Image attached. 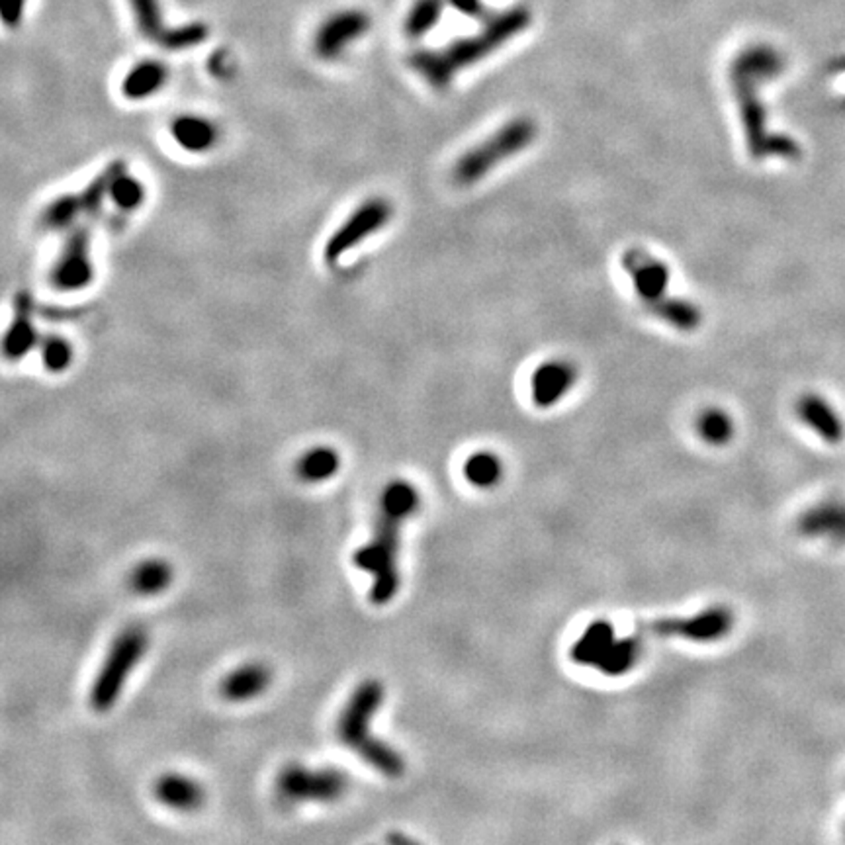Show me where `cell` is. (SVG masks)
Masks as SVG:
<instances>
[{
    "label": "cell",
    "mask_w": 845,
    "mask_h": 845,
    "mask_svg": "<svg viewBox=\"0 0 845 845\" xmlns=\"http://www.w3.org/2000/svg\"><path fill=\"white\" fill-rule=\"evenodd\" d=\"M783 71L785 57L773 46L765 44L742 49L730 63L729 82L737 104L746 149L754 160H798L802 155L797 139L769 130V114L759 96V89Z\"/></svg>",
    "instance_id": "6da1fadb"
},
{
    "label": "cell",
    "mask_w": 845,
    "mask_h": 845,
    "mask_svg": "<svg viewBox=\"0 0 845 845\" xmlns=\"http://www.w3.org/2000/svg\"><path fill=\"white\" fill-rule=\"evenodd\" d=\"M419 507V491L405 479H393L382 491L380 517L374 537L355 552V565L372 575L370 601L386 605L400 590V530L401 522Z\"/></svg>",
    "instance_id": "7a4b0ae2"
},
{
    "label": "cell",
    "mask_w": 845,
    "mask_h": 845,
    "mask_svg": "<svg viewBox=\"0 0 845 845\" xmlns=\"http://www.w3.org/2000/svg\"><path fill=\"white\" fill-rule=\"evenodd\" d=\"M530 13L525 6L509 8L486 18L478 34L456 39L443 49H419L411 53L410 67L435 89H446L460 71L484 61L515 36L530 26Z\"/></svg>",
    "instance_id": "3957f363"
},
{
    "label": "cell",
    "mask_w": 845,
    "mask_h": 845,
    "mask_svg": "<svg viewBox=\"0 0 845 845\" xmlns=\"http://www.w3.org/2000/svg\"><path fill=\"white\" fill-rule=\"evenodd\" d=\"M384 701V685L378 679H366L352 691L337 722V736L343 746L386 777H400L405 772L403 757L392 746L372 736L370 722Z\"/></svg>",
    "instance_id": "277c9868"
},
{
    "label": "cell",
    "mask_w": 845,
    "mask_h": 845,
    "mask_svg": "<svg viewBox=\"0 0 845 845\" xmlns=\"http://www.w3.org/2000/svg\"><path fill=\"white\" fill-rule=\"evenodd\" d=\"M539 124L529 116H517L505 122L497 130L487 135L466 153L460 155L453 167V178L460 186H472L486 178L491 170L497 168L505 160L517 157L519 153L537 142Z\"/></svg>",
    "instance_id": "5b68a950"
},
{
    "label": "cell",
    "mask_w": 845,
    "mask_h": 845,
    "mask_svg": "<svg viewBox=\"0 0 845 845\" xmlns=\"http://www.w3.org/2000/svg\"><path fill=\"white\" fill-rule=\"evenodd\" d=\"M147 646V630L137 625L124 628L122 633L112 640L108 654H106L102 661L99 676L92 681L89 694L91 707L96 712L110 711L116 701L120 699L125 681L130 679L132 671L145 656Z\"/></svg>",
    "instance_id": "8992f818"
},
{
    "label": "cell",
    "mask_w": 845,
    "mask_h": 845,
    "mask_svg": "<svg viewBox=\"0 0 845 845\" xmlns=\"http://www.w3.org/2000/svg\"><path fill=\"white\" fill-rule=\"evenodd\" d=\"M642 651V634L617 638L613 625L607 620H595L585 628L572 648V660L580 666H590L603 671L605 676H623L634 668Z\"/></svg>",
    "instance_id": "52a82bcc"
},
{
    "label": "cell",
    "mask_w": 845,
    "mask_h": 845,
    "mask_svg": "<svg viewBox=\"0 0 845 845\" xmlns=\"http://www.w3.org/2000/svg\"><path fill=\"white\" fill-rule=\"evenodd\" d=\"M349 779L335 767L307 769L288 765L276 777V797L282 802H335L347 793Z\"/></svg>",
    "instance_id": "ba28073f"
},
{
    "label": "cell",
    "mask_w": 845,
    "mask_h": 845,
    "mask_svg": "<svg viewBox=\"0 0 845 845\" xmlns=\"http://www.w3.org/2000/svg\"><path fill=\"white\" fill-rule=\"evenodd\" d=\"M393 208L388 200L370 198L350 213L343 226L337 228L323 247L325 263L333 264L343 259L360 243H365L374 233H378L390 223Z\"/></svg>",
    "instance_id": "9c48e42d"
},
{
    "label": "cell",
    "mask_w": 845,
    "mask_h": 845,
    "mask_svg": "<svg viewBox=\"0 0 845 845\" xmlns=\"http://www.w3.org/2000/svg\"><path fill=\"white\" fill-rule=\"evenodd\" d=\"M734 617L726 607H711L689 618H660L654 623L642 625L640 634H651L660 638H687L697 642L719 640L730 633Z\"/></svg>",
    "instance_id": "30bf717a"
},
{
    "label": "cell",
    "mask_w": 845,
    "mask_h": 845,
    "mask_svg": "<svg viewBox=\"0 0 845 845\" xmlns=\"http://www.w3.org/2000/svg\"><path fill=\"white\" fill-rule=\"evenodd\" d=\"M94 266L91 259V233L87 228L74 229L63 243L51 269V284L61 292H79L91 286Z\"/></svg>",
    "instance_id": "8fae6325"
},
{
    "label": "cell",
    "mask_w": 845,
    "mask_h": 845,
    "mask_svg": "<svg viewBox=\"0 0 845 845\" xmlns=\"http://www.w3.org/2000/svg\"><path fill=\"white\" fill-rule=\"evenodd\" d=\"M620 266L633 282V290L640 302L646 306L668 294L671 282V271L666 261L651 254L644 247H628L620 256Z\"/></svg>",
    "instance_id": "7c38bea8"
},
{
    "label": "cell",
    "mask_w": 845,
    "mask_h": 845,
    "mask_svg": "<svg viewBox=\"0 0 845 845\" xmlns=\"http://www.w3.org/2000/svg\"><path fill=\"white\" fill-rule=\"evenodd\" d=\"M370 28V18L360 10H347L325 20L317 30L314 49L321 59H337L352 41L362 38Z\"/></svg>",
    "instance_id": "4fadbf2b"
},
{
    "label": "cell",
    "mask_w": 845,
    "mask_h": 845,
    "mask_svg": "<svg viewBox=\"0 0 845 845\" xmlns=\"http://www.w3.org/2000/svg\"><path fill=\"white\" fill-rule=\"evenodd\" d=\"M580 372L573 362L565 358H550L537 366L530 376L532 401L540 410L554 408L575 386Z\"/></svg>",
    "instance_id": "5bb4252c"
},
{
    "label": "cell",
    "mask_w": 845,
    "mask_h": 845,
    "mask_svg": "<svg viewBox=\"0 0 845 845\" xmlns=\"http://www.w3.org/2000/svg\"><path fill=\"white\" fill-rule=\"evenodd\" d=\"M797 415L810 431H815L823 443L840 444L845 436V427L838 411L816 393H805L797 401Z\"/></svg>",
    "instance_id": "9a60e30c"
},
{
    "label": "cell",
    "mask_w": 845,
    "mask_h": 845,
    "mask_svg": "<svg viewBox=\"0 0 845 845\" xmlns=\"http://www.w3.org/2000/svg\"><path fill=\"white\" fill-rule=\"evenodd\" d=\"M798 530L808 539H823L845 544V503L823 501L810 507L798 519Z\"/></svg>",
    "instance_id": "2e32d148"
},
{
    "label": "cell",
    "mask_w": 845,
    "mask_h": 845,
    "mask_svg": "<svg viewBox=\"0 0 845 845\" xmlns=\"http://www.w3.org/2000/svg\"><path fill=\"white\" fill-rule=\"evenodd\" d=\"M272 673L271 668L261 661L243 663L237 669H233L229 676L221 681L223 699L231 703H243L259 697L271 685Z\"/></svg>",
    "instance_id": "e0dca14e"
},
{
    "label": "cell",
    "mask_w": 845,
    "mask_h": 845,
    "mask_svg": "<svg viewBox=\"0 0 845 845\" xmlns=\"http://www.w3.org/2000/svg\"><path fill=\"white\" fill-rule=\"evenodd\" d=\"M155 797L168 808L190 812L204 802V789L188 775L165 773L155 780Z\"/></svg>",
    "instance_id": "ac0fdd59"
},
{
    "label": "cell",
    "mask_w": 845,
    "mask_h": 845,
    "mask_svg": "<svg viewBox=\"0 0 845 845\" xmlns=\"http://www.w3.org/2000/svg\"><path fill=\"white\" fill-rule=\"evenodd\" d=\"M648 309L663 323L679 331V333H693V331H697L703 325L701 307L687 297L666 294L656 299L654 304H650Z\"/></svg>",
    "instance_id": "d6986e66"
},
{
    "label": "cell",
    "mask_w": 845,
    "mask_h": 845,
    "mask_svg": "<svg viewBox=\"0 0 845 845\" xmlns=\"http://www.w3.org/2000/svg\"><path fill=\"white\" fill-rule=\"evenodd\" d=\"M170 135L178 147L190 153H204L218 142V130L202 116H178L170 124Z\"/></svg>",
    "instance_id": "ffe728a7"
},
{
    "label": "cell",
    "mask_w": 845,
    "mask_h": 845,
    "mask_svg": "<svg viewBox=\"0 0 845 845\" xmlns=\"http://www.w3.org/2000/svg\"><path fill=\"white\" fill-rule=\"evenodd\" d=\"M168 69L160 61H142L122 82V94L127 100L151 99L167 84Z\"/></svg>",
    "instance_id": "44dd1931"
},
{
    "label": "cell",
    "mask_w": 845,
    "mask_h": 845,
    "mask_svg": "<svg viewBox=\"0 0 845 845\" xmlns=\"http://www.w3.org/2000/svg\"><path fill=\"white\" fill-rule=\"evenodd\" d=\"M341 466V456L331 446H314L297 460L296 474L302 481L307 484H317V481H325L337 474Z\"/></svg>",
    "instance_id": "7402d4cb"
},
{
    "label": "cell",
    "mask_w": 845,
    "mask_h": 845,
    "mask_svg": "<svg viewBox=\"0 0 845 845\" xmlns=\"http://www.w3.org/2000/svg\"><path fill=\"white\" fill-rule=\"evenodd\" d=\"M173 582V568L159 558L145 560L142 564H137L132 575H130V585L132 590L137 595H145L151 597L160 591H165L167 587Z\"/></svg>",
    "instance_id": "603a6c76"
},
{
    "label": "cell",
    "mask_w": 845,
    "mask_h": 845,
    "mask_svg": "<svg viewBox=\"0 0 845 845\" xmlns=\"http://www.w3.org/2000/svg\"><path fill=\"white\" fill-rule=\"evenodd\" d=\"M38 345L36 327L31 323L28 309L20 307L18 315L10 323L4 335V355L10 360H20Z\"/></svg>",
    "instance_id": "cb8c5ba5"
},
{
    "label": "cell",
    "mask_w": 845,
    "mask_h": 845,
    "mask_svg": "<svg viewBox=\"0 0 845 845\" xmlns=\"http://www.w3.org/2000/svg\"><path fill=\"white\" fill-rule=\"evenodd\" d=\"M444 0H415V4L405 16L403 31L411 39H419L441 22Z\"/></svg>",
    "instance_id": "d4e9b609"
},
{
    "label": "cell",
    "mask_w": 845,
    "mask_h": 845,
    "mask_svg": "<svg viewBox=\"0 0 845 845\" xmlns=\"http://www.w3.org/2000/svg\"><path fill=\"white\" fill-rule=\"evenodd\" d=\"M501 476H503V464L494 453L479 451V453H474L464 462V478L470 481V484L479 489L494 487L501 479Z\"/></svg>",
    "instance_id": "484cf974"
},
{
    "label": "cell",
    "mask_w": 845,
    "mask_h": 845,
    "mask_svg": "<svg viewBox=\"0 0 845 845\" xmlns=\"http://www.w3.org/2000/svg\"><path fill=\"white\" fill-rule=\"evenodd\" d=\"M84 216L79 194H67L53 200L41 213V223L49 231H65Z\"/></svg>",
    "instance_id": "4316f807"
},
{
    "label": "cell",
    "mask_w": 845,
    "mask_h": 845,
    "mask_svg": "<svg viewBox=\"0 0 845 845\" xmlns=\"http://www.w3.org/2000/svg\"><path fill=\"white\" fill-rule=\"evenodd\" d=\"M697 433L707 444L724 446L729 444L734 436V421L732 417L722 410H704L697 417Z\"/></svg>",
    "instance_id": "83f0119b"
},
{
    "label": "cell",
    "mask_w": 845,
    "mask_h": 845,
    "mask_svg": "<svg viewBox=\"0 0 845 845\" xmlns=\"http://www.w3.org/2000/svg\"><path fill=\"white\" fill-rule=\"evenodd\" d=\"M110 200L120 210H125V211L137 210L145 200V186L139 183L137 178L125 175V170H122V173L114 178V183L110 186Z\"/></svg>",
    "instance_id": "f1b7e54d"
},
{
    "label": "cell",
    "mask_w": 845,
    "mask_h": 845,
    "mask_svg": "<svg viewBox=\"0 0 845 845\" xmlns=\"http://www.w3.org/2000/svg\"><path fill=\"white\" fill-rule=\"evenodd\" d=\"M130 4L142 34L155 41L163 39L167 28L163 24V18H160L159 0H130Z\"/></svg>",
    "instance_id": "f546056e"
},
{
    "label": "cell",
    "mask_w": 845,
    "mask_h": 845,
    "mask_svg": "<svg viewBox=\"0 0 845 845\" xmlns=\"http://www.w3.org/2000/svg\"><path fill=\"white\" fill-rule=\"evenodd\" d=\"M39 352L44 366L53 374L65 372L73 362V347L69 345L67 339L59 335H49L41 341Z\"/></svg>",
    "instance_id": "4dcf8cb0"
},
{
    "label": "cell",
    "mask_w": 845,
    "mask_h": 845,
    "mask_svg": "<svg viewBox=\"0 0 845 845\" xmlns=\"http://www.w3.org/2000/svg\"><path fill=\"white\" fill-rule=\"evenodd\" d=\"M206 38H208V28L200 22H192V24H185L173 30L167 28L165 36L159 41V44L168 51H185V49L200 46Z\"/></svg>",
    "instance_id": "1f68e13d"
},
{
    "label": "cell",
    "mask_w": 845,
    "mask_h": 845,
    "mask_svg": "<svg viewBox=\"0 0 845 845\" xmlns=\"http://www.w3.org/2000/svg\"><path fill=\"white\" fill-rule=\"evenodd\" d=\"M24 6L26 0H0V14H3V20L6 26H16L20 24L24 14Z\"/></svg>",
    "instance_id": "d6a6232c"
},
{
    "label": "cell",
    "mask_w": 845,
    "mask_h": 845,
    "mask_svg": "<svg viewBox=\"0 0 845 845\" xmlns=\"http://www.w3.org/2000/svg\"><path fill=\"white\" fill-rule=\"evenodd\" d=\"M448 3H451L458 13H462L466 16H472V18H486V8L481 6L479 0H448Z\"/></svg>",
    "instance_id": "836d02e7"
}]
</instances>
